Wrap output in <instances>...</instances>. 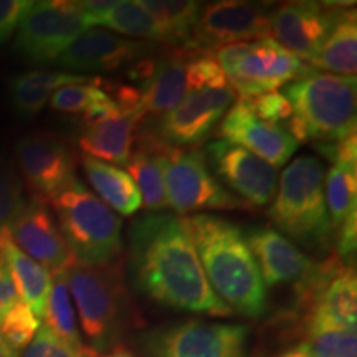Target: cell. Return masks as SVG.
<instances>
[{
  "mask_svg": "<svg viewBox=\"0 0 357 357\" xmlns=\"http://www.w3.org/2000/svg\"><path fill=\"white\" fill-rule=\"evenodd\" d=\"M128 260L134 287L149 300L197 314H234L213 293L184 222L174 213H147L132 223Z\"/></svg>",
  "mask_w": 357,
  "mask_h": 357,
  "instance_id": "cell-1",
  "label": "cell"
},
{
  "mask_svg": "<svg viewBox=\"0 0 357 357\" xmlns=\"http://www.w3.org/2000/svg\"><path fill=\"white\" fill-rule=\"evenodd\" d=\"M182 222L213 293L231 312L260 318L266 311V287L243 230L213 213H192Z\"/></svg>",
  "mask_w": 357,
  "mask_h": 357,
  "instance_id": "cell-2",
  "label": "cell"
},
{
  "mask_svg": "<svg viewBox=\"0 0 357 357\" xmlns=\"http://www.w3.org/2000/svg\"><path fill=\"white\" fill-rule=\"evenodd\" d=\"M356 77L318 71L288 83L283 95L293 113L287 129L294 141L331 144L356 134Z\"/></svg>",
  "mask_w": 357,
  "mask_h": 357,
  "instance_id": "cell-3",
  "label": "cell"
},
{
  "mask_svg": "<svg viewBox=\"0 0 357 357\" xmlns=\"http://www.w3.org/2000/svg\"><path fill=\"white\" fill-rule=\"evenodd\" d=\"M50 202L73 266H106L121 258L123 220L77 176Z\"/></svg>",
  "mask_w": 357,
  "mask_h": 357,
  "instance_id": "cell-4",
  "label": "cell"
},
{
  "mask_svg": "<svg viewBox=\"0 0 357 357\" xmlns=\"http://www.w3.org/2000/svg\"><path fill=\"white\" fill-rule=\"evenodd\" d=\"M324 182L323 162L314 155H300L280 176L268 211L276 229L305 247H326L333 235Z\"/></svg>",
  "mask_w": 357,
  "mask_h": 357,
  "instance_id": "cell-5",
  "label": "cell"
},
{
  "mask_svg": "<svg viewBox=\"0 0 357 357\" xmlns=\"http://www.w3.org/2000/svg\"><path fill=\"white\" fill-rule=\"evenodd\" d=\"M66 283L89 349L101 354L118 346L131 318L121 260L96 268L71 266Z\"/></svg>",
  "mask_w": 357,
  "mask_h": 357,
  "instance_id": "cell-6",
  "label": "cell"
},
{
  "mask_svg": "<svg viewBox=\"0 0 357 357\" xmlns=\"http://www.w3.org/2000/svg\"><path fill=\"white\" fill-rule=\"evenodd\" d=\"M211 53L238 98L276 91L314 71L273 38L225 45Z\"/></svg>",
  "mask_w": 357,
  "mask_h": 357,
  "instance_id": "cell-7",
  "label": "cell"
},
{
  "mask_svg": "<svg viewBox=\"0 0 357 357\" xmlns=\"http://www.w3.org/2000/svg\"><path fill=\"white\" fill-rule=\"evenodd\" d=\"M164 190L167 207L177 215L199 211H247L248 205L223 187L197 147L162 146Z\"/></svg>",
  "mask_w": 357,
  "mask_h": 357,
  "instance_id": "cell-8",
  "label": "cell"
},
{
  "mask_svg": "<svg viewBox=\"0 0 357 357\" xmlns=\"http://www.w3.org/2000/svg\"><path fill=\"white\" fill-rule=\"evenodd\" d=\"M248 328L189 319L158 328L142 337L146 357H247Z\"/></svg>",
  "mask_w": 357,
  "mask_h": 357,
  "instance_id": "cell-9",
  "label": "cell"
},
{
  "mask_svg": "<svg viewBox=\"0 0 357 357\" xmlns=\"http://www.w3.org/2000/svg\"><path fill=\"white\" fill-rule=\"evenodd\" d=\"M91 29L79 2H33L20 20L15 47L33 63H53L68 45Z\"/></svg>",
  "mask_w": 357,
  "mask_h": 357,
  "instance_id": "cell-10",
  "label": "cell"
},
{
  "mask_svg": "<svg viewBox=\"0 0 357 357\" xmlns=\"http://www.w3.org/2000/svg\"><path fill=\"white\" fill-rule=\"evenodd\" d=\"M271 38L270 12L260 3L220 0L200 7L190 50L212 52L231 43Z\"/></svg>",
  "mask_w": 357,
  "mask_h": 357,
  "instance_id": "cell-11",
  "label": "cell"
},
{
  "mask_svg": "<svg viewBox=\"0 0 357 357\" xmlns=\"http://www.w3.org/2000/svg\"><path fill=\"white\" fill-rule=\"evenodd\" d=\"M235 98L236 93L230 83L187 89L177 108L160 118L158 136L174 147L199 144L211 136Z\"/></svg>",
  "mask_w": 357,
  "mask_h": 357,
  "instance_id": "cell-12",
  "label": "cell"
},
{
  "mask_svg": "<svg viewBox=\"0 0 357 357\" xmlns=\"http://www.w3.org/2000/svg\"><path fill=\"white\" fill-rule=\"evenodd\" d=\"M20 174L35 197L52 200L75 177V153L50 132H35L22 137L15 146Z\"/></svg>",
  "mask_w": 357,
  "mask_h": 357,
  "instance_id": "cell-13",
  "label": "cell"
},
{
  "mask_svg": "<svg viewBox=\"0 0 357 357\" xmlns=\"http://www.w3.org/2000/svg\"><path fill=\"white\" fill-rule=\"evenodd\" d=\"M204 153L211 159L218 178L245 204L265 207L273 202L278 190V172L265 160L223 139L208 142Z\"/></svg>",
  "mask_w": 357,
  "mask_h": 357,
  "instance_id": "cell-14",
  "label": "cell"
},
{
  "mask_svg": "<svg viewBox=\"0 0 357 357\" xmlns=\"http://www.w3.org/2000/svg\"><path fill=\"white\" fill-rule=\"evenodd\" d=\"M12 242L26 257L42 265L52 276L65 273L73 266L60 227L43 199L32 195L8 227Z\"/></svg>",
  "mask_w": 357,
  "mask_h": 357,
  "instance_id": "cell-15",
  "label": "cell"
},
{
  "mask_svg": "<svg viewBox=\"0 0 357 357\" xmlns=\"http://www.w3.org/2000/svg\"><path fill=\"white\" fill-rule=\"evenodd\" d=\"M337 7L319 2H287L270 12V33L284 50L311 63L331 32Z\"/></svg>",
  "mask_w": 357,
  "mask_h": 357,
  "instance_id": "cell-16",
  "label": "cell"
},
{
  "mask_svg": "<svg viewBox=\"0 0 357 357\" xmlns=\"http://www.w3.org/2000/svg\"><path fill=\"white\" fill-rule=\"evenodd\" d=\"M218 134L223 141L255 154L275 169L284 166L300 146L287 128L261 121L247 98H238L231 105L222 119Z\"/></svg>",
  "mask_w": 357,
  "mask_h": 357,
  "instance_id": "cell-17",
  "label": "cell"
},
{
  "mask_svg": "<svg viewBox=\"0 0 357 357\" xmlns=\"http://www.w3.org/2000/svg\"><path fill=\"white\" fill-rule=\"evenodd\" d=\"M144 40L124 38L102 29H89L75 38L53 63L73 71L109 73L144 60L154 48Z\"/></svg>",
  "mask_w": 357,
  "mask_h": 357,
  "instance_id": "cell-18",
  "label": "cell"
},
{
  "mask_svg": "<svg viewBox=\"0 0 357 357\" xmlns=\"http://www.w3.org/2000/svg\"><path fill=\"white\" fill-rule=\"evenodd\" d=\"M245 238L260 268L265 287L298 284L310 275L314 263L284 235L266 227H252Z\"/></svg>",
  "mask_w": 357,
  "mask_h": 357,
  "instance_id": "cell-19",
  "label": "cell"
},
{
  "mask_svg": "<svg viewBox=\"0 0 357 357\" xmlns=\"http://www.w3.org/2000/svg\"><path fill=\"white\" fill-rule=\"evenodd\" d=\"M195 50L176 48L154 61L151 75L139 88L141 118L147 114L164 116L177 108L187 93V70Z\"/></svg>",
  "mask_w": 357,
  "mask_h": 357,
  "instance_id": "cell-20",
  "label": "cell"
},
{
  "mask_svg": "<svg viewBox=\"0 0 357 357\" xmlns=\"http://www.w3.org/2000/svg\"><path fill=\"white\" fill-rule=\"evenodd\" d=\"M79 7L89 26H106L126 37L166 43V35L139 0H83Z\"/></svg>",
  "mask_w": 357,
  "mask_h": 357,
  "instance_id": "cell-21",
  "label": "cell"
},
{
  "mask_svg": "<svg viewBox=\"0 0 357 357\" xmlns=\"http://www.w3.org/2000/svg\"><path fill=\"white\" fill-rule=\"evenodd\" d=\"M141 119L132 113H123L100 124L84 126L78 144L84 155L108 164L126 167L136 142V129Z\"/></svg>",
  "mask_w": 357,
  "mask_h": 357,
  "instance_id": "cell-22",
  "label": "cell"
},
{
  "mask_svg": "<svg viewBox=\"0 0 357 357\" xmlns=\"http://www.w3.org/2000/svg\"><path fill=\"white\" fill-rule=\"evenodd\" d=\"M98 78L83 75L65 73V71H25L17 75L8 83V93L15 113L20 118L30 119L40 114L56 89L68 84L96 83Z\"/></svg>",
  "mask_w": 357,
  "mask_h": 357,
  "instance_id": "cell-23",
  "label": "cell"
},
{
  "mask_svg": "<svg viewBox=\"0 0 357 357\" xmlns=\"http://www.w3.org/2000/svg\"><path fill=\"white\" fill-rule=\"evenodd\" d=\"M137 149L126 164L129 177L141 192L142 204L149 212L158 213L167 207L164 190L162 146L164 141L153 132L137 134Z\"/></svg>",
  "mask_w": 357,
  "mask_h": 357,
  "instance_id": "cell-24",
  "label": "cell"
},
{
  "mask_svg": "<svg viewBox=\"0 0 357 357\" xmlns=\"http://www.w3.org/2000/svg\"><path fill=\"white\" fill-rule=\"evenodd\" d=\"M0 252L6 258L10 270L17 294L22 303L32 310L38 319L43 318L47 307L48 294L52 289L53 276L42 265L26 257L22 250L12 242L8 231L0 235Z\"/></svg>",
  "mask_w": 357,
  "mask_h": 357,
  "instance_id": "cell-25",
  "label": "cell"
},
{
  "mask_svg": "<svg viewBox=\"0 0 357 357\" xmlns=\"http://www.w3.org/2000/svg\"><path fill=\"white\" fill-rule=\"evenodd\" d=\"M82 166L96 197L111 211L134 215L142 207L141 192L126 171L89 155H83Z\"/></svg>",
  "mask_w": 357,
  "mask_h": 357,
  "instance_id": "cell-26",
  "label": "cell"
},
{
  "mask_svg": "<svg viewBox=\"0 0 357 357\" xmlns=\"http://www.w3.org/2000/svg\"><path fill=\"white\" fill-rule=\"evenodd\" d=\"M311 65L316 70L356 77L357 70V17L356 8H339L336 22Z\"/></svg>",
  "mask_w": 357,
  "mask_h": 357,
  "instance_id": "cell-27",
  "label": "cell"
},
{
  "mask_svg": "<svg viewBox=\"0 0 357 357\" xmlns=\"http://www.w3.org/2000/svg\"><path fill=\"white\" fill-rule=\"evenodd\" d=\"M139 3L158 22L166 43L189 48L202 3L190 0H141Z\"/></svg>",
  "mask_w": 357,
  "mask_h": 357,
  "instance_id": "cell-28",
  "label": "cell"
},
{
  "mask_svg": "<svg viewBox=\"0 0 357 357\" xmlns=\"http://www.w3.org/2000/svg\"><path fill=\"white\" fill-rule=\"evenodd\" d=\"M43 318V326H47L60 339H63L66 344L77 347V349L86 347L82 339V334H79L77 314H75L73 305H71L68 283H66V271L53 276Z\"/></svg>",
  "mask_w": 357,
  "mask_h": 357,
  "instance_id": "cell-29",
  "label": "cell"
},
{
  "mask_svg": "<svg viewBox=\"0 0 357 357\" xmlns=\"http://www.w3.org/2000/svg\"><path fill=\"white\" fill-rule=\"evenodd\" d=\"M324 195L331 229L337 230L342 222L357 211V166L334 164L326 176Z\"/></svg>",
  "mask_w": 357,
  "mask_h": 357,
  "instance_id": "cell-30",
  "label": "cell"
},
{
  "mask_svg": "<svg viewBox=\"0 0 357 357\" xmlns=\"http://www.w3.org/2000/svg\"><path fill=\"white\" fill-rule=\"evenodd\" d=\"M311 357H357L356 329H326L306 333L303 342Z\"/></svg>",
  "mask_w": 357,
  "mask_h": 357,
  "instance_id": "cell-31",
  "label": "cell"
},
{
  "mask_svg": "<svg viewBox=\"0 0 357 357\" xmlns=\"http://www.w3.org/2000/svg\"><path fill=\"white\" fill-rule=\"evenodd\" d=\"M38 328L40 319L25 303L19 301L0 321V336L8 346L20 352L32 342Z\"/></svg>",
  "mask_w": 357,
  "mask_h": 357,
  "instance_id": "cell-32",
  "label": "cell"
},
{
  "mask_svg": "<svg viewBox=\"0 0 357 357\" xmlns=\"http://www.w3.org/2000/svg\"><path fill=\"white\" fill-rule=\"evenodd\" d=\"M98 84H101V79H98L96 83L68 84V86L56 89L50 98L52 109L70 114L84 113L93 102L105 95V91L98 88Z\"/></svg>",
  "mask_w": 357,
  "mask_h": 357,
  "instance_id": "cell-33",
  "label": "cell"
},
{
  "mask_svg": "<svg viewBox=\"0 0 357 357\" xmlns=\"http://www.w3.org/2000/svg\"><path fill=\"white\" fill-rule=\"evenodd\" d=\"M24 204L20 178L0 159V235L8 231V227Z\"/></svg>",
  "mask_w": 357,
  "mask_h": 357,
  "instance_id": "cell-34",
  "label": "cell"
},
{
  "mask_svg": "<svg viewBox=\"0 0 357 357\" xmlns=\"http://www.w3.org/2000/svg\"><path fill=\"white\" fill-rule=\"evenodd\" d=\"M95 352L89 347L77 349V347L66 344L63 339L53 334L47 326L38 328L37 334L32 339L22 357H96Z\"/></svg>",
  "mask_w": 357,
  "mask_h": 357,
  "instance_id": "cell-35",
  "label": "cell"
},
{
  "mask_svg": "<svg viewBox=\"0 0 357 357\" xmlns=\"http://www.w3.org/2000/svg\"><path fill=\"white\" fill-rule=\"evenodd\" d=\"M247 101L252 106L253 113L265 123L281 126V124L288 123V119L291 118V105H289L287 96L280 91L263 93V95L247 98Z\"/></svg>",
  "mask_w": 357,
  "mask_h": 357,
  "instance_id": "cell-36",
  "label": "cell"
},
{
  "mask_svg": "<svg viewBox=\"0 0 357 357\" xmlns=\"http://www.w3.org/2000/svg\"><path fill=\"white\" fill-rule=\"evenodd\" d=\"M30 0H0V45H3L19 29L20 20L32 7Z\"/></svg>",
  "mask_w": 357,
  "mask_h": 357,
  "instance_id": "cell-37",
  "label": "cell"
},
{
  "mask_svg": "<svg viewBox=\"0 0 357 357\" xmlns=\"http://www.w3.org/2000/svg\"><path fill=\"white\" fill-rule=\"evenodd\" d=\"M316 149L321 151V154L326 159H329L334 164H352L357 166V139L356 134L347 136L346 139H341L331 144H318Z\"/></svg>",
  "mask_w": 357,
  "mask_h": 357,
  "instance_id": "cell-38",
  "label": "cell"
},
{
  "mask_svg": "<svg viewBox=\"0 0 357 357\" xmlns=\"http://www.w3.org/2000/svg\"><path fill=\"white\" fill-rule=\"evenodd\" d=\"M124 111L118 102L114 101V98L109 95H102L100 100L93 102L89 108L84 111V124L89 126V124H100L102 121H108L111 118H116V116L123 114Z\"/></svg>",
  "mask_w": 357,
  "mask_h": 357,
  "instance_id": "cell-39",
  "label": "cell"
},
{
  "mask_svg": "<svg viewBox=\"0 0 357 357\" xmlns=\"http://www.w3.org/2000/svg\"><path fill=\"white\" fill-rule=\"evenodd\" d=\"M17 303H19V294H17L6 258L0 252V321L3 319L8 310L15 306Z\"/></svg>",
  "mask_w": 357,
  "mask_h": 357,
  "instance_id": "cell-40",
  "label": "cell"
},
{
  "mask_svg": "<svg viewBox=\"0 0 357 357\" xmlns=\"http://www.w3.org/2000/svg\"><path fill=\"white\" fill-rule=\"evenodd\" d=\"M357 211L351 213L349 217L342 222V225L337 229V258L339 260H347L356 252V238H357Z\"/></svg>",
  "mask_w": 357,
  "mask_h": 357,
  "instance_id": "cell-41",
  "label": "cell"
},
{
  "mask_svg": "<svg viewBox=\"0 0 357 357\" xmlns=\"http://www.w3.org/2000/svg\"><path fill=\"white\" fill-rule=\"evenodd\" d=\"M275 357H311V354L305 344H300V346L293 347V349L281 352V354L275 356Z\"/></svg>",
  "mask_w": 357,
  "mask_h": 357,
  "instance_id": "cell-42",
  "label": "cell"
},
{
  "mask_svg": "<svg viewBox=\"0 0 357 357\" xmlns=\"http://www.w3.org/2000/svg\"><path fill=\"white\" fill-rule=\"evenodd\" d=\"M96 357H136L132 351H129L124 346H116L113 349L106 352V354H98Z\"/></svg>",
  "mask_w": 357,
  "mask_h": 357,
  "instance_id": "cell-43",
  "label": "cell"
},
{
  "mask_svg": "<svg viewBox=\"0 0 357 357\" xmlns=\"http://www.w3.org/2000/svg\"><path fill=\"white\" fill-rule=\"evenodd\" d=\"M0 357H20V352L8 346L2 336H0Z\"/></svg>",
  "mask_w": 357,
  "mask_h": 357,
  "instance_id": "cell-44",
  "label": "cell"
}]
</instances>
